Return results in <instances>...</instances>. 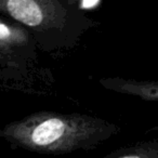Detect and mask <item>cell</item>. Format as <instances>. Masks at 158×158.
Instances as JSON below:
<instances>
[{
  "label": "cell",
  "instance_id": "cell-3",
  "mask_svg": "<svg viewBox=\"0 0 158 158\" xmlns=\"http://www.w3.org/2000/svg\"><path fill=\"white\" fill-rule=\"evenodd\" d=\"M100 84L105 89L115 92L140 98L145 101L158 102V79L135 80V79L114 77V78L101 79Z\"/></svg>",
  "mask_w": 158,
  "mask_h": 158
},
{
  "label": "cell",
  "instance_id": "cell-2",
  "mask_svg": "<svg viewBox=\"0 0 158 158\" xmlns=\"http://www.w3.org/2000/svg\"><path fill=\"white\" fill-rule=\"evenodd\" d=\"M0 12L12 18L37 35V41L42 35L60 31L63 35H80L68 28L84 31L93 22L81 12L77 2L56 0H0Z\"/></svg>",
  "mask_w": 158,
  "mask_h": 158
},
{
  "label": "cell",
  "instance_id": "cell-4",
  "mask_svg": "<svg viewBox=\"0 0 158 158\" xmlns=\"http://www.w3.org/2000/svg\"><path fill=\"white\" fill-rule=\"evenodd\" d=\"M101 158H158V138L123 146Z\"/></svg>",
  "mask_w": 158,
  "mask_h": 158
},
{
  "label": "cell",
  "instance_id": "cell-1",
  "mask_svg": "<svg viewBox=\"0 0 158 158\" xmlns=\"http://www.w3.org/2000/svg\"><path fill=\"white\" fill-rule=\"evenodd\" d=\"M119 132L115 123L87 114L37 112L0 128V139L26 151L57 156L94 149Z\"/></svg>",
  "mask_w": 158,
  "mask_h": 158
},
{
  "label": "cell",
  "instance_id": "cell-5",
  "mask_svg": "<svg viewBox=\"0 0 158 158\" xmlns=\"http://www.w3.org/2000/svg\"><path fill=\"white\" fill-rule=\"evenodd\" d=\"M27 42V33L23 29L0 22V52H14V48L24 47Z\"/></svg>",
  "mask_w": 158,
  "mask_h": 158
}]
</instances>
